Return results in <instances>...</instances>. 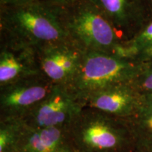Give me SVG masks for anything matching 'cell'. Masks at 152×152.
I'll return each mask as SVG.
<instances>
[{
	"mask_svg": "<svg viewBox=\"0 0 152 152\" xmlns=\"http://www.w3.org/2000/svg\"><path fill=\"white\" fill-rule=\"evenodd\" d=\"M64 11L39 0L0 7V47L36 49L70 39Z\"/></svg>",
	"mask_w": 152,
	"mask_h": 152,
	"instance_id": "cell-1",
	"label": "cell"
},
{
	"mask_svg": "<svg viewBox=\"0 0 152 152\" xmlns=\"http://www.w3.org/2000/svg\"><path fill=\"white\" fill-rule=\"evenodd\" d=\"M77 152H132L134 139L125 120L84 108L68 127Z\"/></svg>",
	"mask_w": 152,
	"mask_h": 152,
	"instance_id": "cell-2",
	"label": "cell"
},
{
	"mask_svg": "<svg viewBox=\"0 0 152 152\" xmlns=\"http://www.w3.org/2000/svg\"><path fill=\"white\" fill-rule=\"evenodd\" d=\"M144 64L115 53L87 51L69 87L85 106V99L98 91L119 83H132Z\"/></svg>",
	"mask_w": 152,
	"mask_h": 152,
	"instance_id": "cell-3",
	"label": "cell"
},
{
	"mask_svg": "<svg viewBox=\"0 0 152 152\" xmlns=\"http://www.w3.org/2000/svg\"><path fill=\"white\" fill-rule=\"evenodd\" d=\"M70 39L84 50L117 54L124 42L109 18L92 0H83L64 11Z\"/></svg>",
	"mask_w": 152,
	"mask_h": 152,
	"instance_id": "cell-4",
	"label": "cell"
},
{
	"mask_svg": "<svg viewBox=\"0 0 152 152\" xmlns=\"http://www.w3.org/2000/svg\"><path fill=\"white\" fill-rule=\"evenodd\" d=\"M54 85L40 73L0 87V119L23 120Z\"/></svg>",
	"mask_w": 152,
	"mask_h": 152,
	"instance_id": "cell-5",
	"label": "cell"
},
{
	"mask_svg": "<svg viewBox=\"0 0 152 152\" xmlns=\"http://www.w3.org/2000/svg\"><path fill=\"white\" fill-rule=\"evenodd\" d=\"M84 108V104L68 85H55L23 121L33 128L68 127Z\"/></svg>",
	"mask_w": 152,
	"mask_h": 152,
	"instance_id": "cell-6",
	"label": "cell"
},
{
	"mask_svg": "<svg viewBox=\"0 0 152 152\" xmlns=\"http://www.w3.org/2000/svg\"><path fill=\"white\" fill-rule=\"evenodd\" d=\"M41 73L54 85L71 83L85 51L71 39L49 44L35 50Z\"/></svg>",
	"mask_w": 152,
	"mask_h": 152,
	"instance_id": "cell-7",
	"label": "cell"
},
{
	"mask_svg": "<svg viewBox=\"0 0 152 152\" xmlns=\"http://www.w3.org/2000/svg\"><path fill=\"white\" fill-rule=\"evenodd\" d=\"M142 94L132 83L115 84L89 96L85 108L98 110L112 116L125 120L135 113Z\"/></svg>",
	"mask_w": 152,
	"mask_h": 152,
	"instance_id": "cell-8",
	"label": "cell"
},
{
	"mask_svg": "<svg viewBox=\"0 0 152 152\" xmlns=\"http://www.w3.org/2000/svg\"><path fill=\"white\" fill-rule=\"evenodd\" d=\"M109 18L124 41L132 37L149 18L146 0H92Z\"/></svg>",
	"mask_w": 152,
	"mask_h": 152,
	"instance_id": "cell-9",
	"label": "cell"
},
{
	"mask_svg": "<svg viewBox=\"0 0 152 152\" xmlns=\"http://www.w3.org/2000/svg\"><path fill=\"white\" fill-rule=\"evenodd\" d=\"M18 152L77 151L70 137L68 127L39 129L31 128L25 123Z\"/></svg>",
	"mask_w": 152,
	"mask_h": 152,
	"instance_id": "cell-10",
	"label": "cell"
},
{
	"mask_svg": "<svg viewBox=\"0 0 152 152\" xmlns=\"http://www.w3.org/2000/svg\"><path fill=\"white\" fill-rule=\"evenodd\" d=\"M40 73L35 50L0 47V87Z\"/></svg>",
	"mask_w": 152,
	"mask_h": 152,
	"instance_id": "cell-11",
	"label": "cell"
},
{
	"mask_svg": "<svg viewBox=\"0 0 152 152\" xmlns=\"http://www.w3.org/2000/svg\"><path fill=\"white\" fill-rule=\"evenodd\" d=\"M125 121L132 132L136 147H152V94H142L135 113Z\"/></svg>",
	"mask_w": 152,
	"mask_h": 152,
	"instance_id": "cell-12",
	"label": "cell"
},
{
	"mask_svg": "<svg viewBox=\"0 0 152 152\" xmlns=\"http://www.w3.org/2000/svg\"><path fill=\"white\" fill-rule=\"evenodd\" d=\"M117 54L142 64L151 61L152 16L132 37L123 42Z\"/></svg>",
	"mask_w": 152,
	"mask_h": 152,
	"instance_id": "cell-13",
	"label": "cell"
},
{
	"mask_svg": "<svg viewBox=\"0 0 152 152\" xmlns=\"http://www.w3.org/2000/svg\"><path fill=\"white\" fill-rule=\"evenodd\" d=\"M25 123L22 119H0V152H18Z\"/></svg>",
	"mask_w": 152,
	"mask_h": 152,
	"instance_id": "cell-14",
	"label": "cell"
},
{
	"mask_svg": "<svg viewBox=\"0 0 152 152\" xmlns=\"http://www.w3.org/2000/svg\"><path fill=\"white\" fill-rule=\"evenodd\" d=\"M132 83L140 94H152V61L144 64L141 73Z\"/></svg>",
	"mask_w": 152,
	"mask_h": 152,
	"instance_id": "cell-15",
	"label": "cell"
},
{
	"mask_svg": "<svg viewBox=\"0 0 152 152\" xmlns=\"http://www.w3.org/2000/svg\"><path fill=\"white\" fill-rule=\"evenodd\" d=\"M39 1L58 8L66 9L83 0H39Z\"/></svg>",
	"mask_w": 152,
	"mask_h": 152,
	"instance_id": "cell-16",
	"label": "cell"
},
{
	"mask_svg": "<svg viewBox=\"0 0 152 152\" xmlns=\"http://www.w3.org/2000/svg\"><path fill=\"white\" fill-rule=\"evenodd\" d=\"M35 0H0V7L1 6H16L24 4Z\"/></svg>",
	"mask_w": 152,
	"mask_h": 152,
	"instance_id": "cell-17",
	"label": "cell"
},
{
	"mask_svg": "<svg viewBox=\"0 0 152 152\" xmlns=\"http://www.w3.org/2000/svg\"><path fill=\"white\" fill-rule=\"evenodd\" d=\"M132 152H152V147H136Z\"/></svg>",
	"mask_w": 152,
	"mask_h": 152,
	"instance_id": "cell-18",
	"label": "cell"
},
{
	"mask_svg": "<svg viewBox=\"0 0 152 152\" xmlns=\"http://www.w3.org/2000/svg\"><path fill=\"white\" fill-rule=\"evenodd\" d=\"M147 1L148 9H149V18L152 16V0H146Z\"/></svg>",
	"mask_w": 152,
	"mask_h": 152,
	"instance_id": "cell-19",
	"label": "cell"
}]
</instances>
